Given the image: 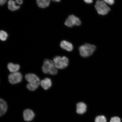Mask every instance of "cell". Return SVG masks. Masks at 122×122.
I'll return each instance as SVG.
<instances>
[{
    "label": "cell",
    "instance_id": "cell-7",
    "mask_svg": "<svg viewBox=\"0 0 122 122\" xmlns=\"http://www.w3.org/2000/svg\"><path fill=\"white\" fill-rule=\"evenodd\" d=\"M22 76L19 72L12 73L9 75L8 80L9 82L12 84L19 83L22 80Z\"/></svg>",
    "mask_w": 122,
    "mask_h": 122
},
{
    "label": "cell",
    "instance_id": "cell-20",
    "mask_svg": "<svg viewBox=\"0 0 122 122\" xmlns=\"http://www.w3.org/2000/svg\"><path fill=\"white\" fill-rule=\"evenodd\" d=\"M7 0H0V4L2 5L5 3Z\"/></svg>",
    "mask_w": 122,
    "mask_h": 122
},
{
    "label": "cell",
    "instance_id": "cell-17",
    "mask_svg": "<svg viewBox=\"0 0 122 122\" xmlns=\"http://www.w3.org/2000/svg\"><path fill=\"white\" fill-rule=\"evenodd\" d=\"M95 122H106L107 120L106 117L103 115L98 116L96 117Z\"/></svg>",
    "mask_w": 122,
    "mask_h": 122
},
{
    "label": "cell",
    "instance_id": "cell-4",
    "mask_svg": "<svg viewBox=\"0 0 122 122\" xmlns=\"http://www.w3.org/2000/svg\"><path fill=\"white\" fill-rule=\"evenodd\" d=\"M95 7L98 14L100 15H106L110 10V9L107 5L106 3L102 0L97 1Z\"/></svg>",
    "mask_w": 122,
    "mask_h": 122
},
{
    "label": "cell",
    "instance_id": "cell-16",
    "mask_svg": "<svg viewBox=\"0 0 122 122\" xmlns=\"http://www.w3.org/2000/svg\"><path fill=\"white\" fill-rule=\"evenodd\" d=\"M8 35L7 33L4 30H1L0 32V39L2 41H5L6 40Z\"/></svg>",
    "mask_w": 122,
    "mask_h": 122
},
{
    "label": "cell",
    "instance_id": "cell-9",
    "mask_svg": "<svg viewBox=\"0 0 122 122\" xmlns=\"http://www.w3.org/2000/svg\"><path fill=\"white\" fill-rule=\"evenodd\" d=\"M87 106L83 102H80L76 105V112L80 114H83L86 112Z\"/></svg>",
    "mask_w": 122,
    "mask_h": 122
},
{
    "label": "cell",
    "instance_id": "cell-22",
    "mask_svg": "<svg viewBox=\"0 0 122 122\" xmlns=\"http://www.w3.org/2000/svg\"><path fill=\"white\" fill-rule=\"evenodd\" d=\"M85 3L87 4H91L93 2L92 0H84Z\"/></svg>",
    "mask_w": 122,
    "mask_h": 122
},
{
    "label": "cell",
    "instance_id": "cell-18",
    "mask_svg": "<svg viewBox=\"0 0 122 122\" xmlns=\"http://www.w3.org/2000/svg\"><path fill=\"white\" fill-rule=\"evenodd\" d=\"M110 122H121V120L118 117H114L111 118Z\"/></svg>",
    "mask_w": 122,
    "mask_h": 122
},
{
    "label": "cell",
    "instance_id": "cell-6",
    "mask_svg": "<svg viewBox=\"0 0 122 122\" xmlns=\"http://www.w3.org/2000/svg\"><path fill=\"white\" fill-rule=\"evenodd\" d=\"M26 80L29 84L38 87L40 84V80L36 75L33 74H28L25 76Z\"/></svg>",
    "mask_w": 122,
    "mask_h": 122
},
{
    "label": "cell",
    "instance_id": "cell-10",
    "mask_svg": "<svg viewBox=\"0 0 122 122\" xmlns=\"http://www.w3.org/2000/svg\"><path fill=\"white\" fill-rule=\"evenodd\" d=\"M40 84L41 86L44 89L47 90L51 86V81L48 78H46L44 80L41 81Z\"/></svg>",
    "mask_w": 122,
    "mask_h": 122
},
{
    "label": "cell",
    "instance_id": "cell-8",
    "mask_svg": "<svg viewBox=\"0 0 122 122\" xmlns=\"http://www.w3.org/2000/svg\"><path fill=\"white\" fill-rule=\"evenodd\" d=\"M24 119L26 121H30L34 119L35 114L33 111L30 109L25 110L23 113Z\"/></svg>",
    "mask_w": 122,
    "mask_h": 122
},
{
    "label": "cell",
    "instance_id": "cell-5",
    "mask_svg": "<svg viewBox=\"0 0 122 122\" xmlns=\"http://www.w3.org/2000/svg\"><path fill=\"white\" fill-rule=\"evenodd\" d=\"M65 25L69 27L74 26H79L81 24L80 19L74 15H70L66 19L65 23Z\"/></svg>",
    "mask_w": 122,
    "mask_h": 122
},
{
    "label": "cell",
    "instance_id": "cell-1",
    "mask_svg": "<svg viewBox=\"0 0 122 122\" xmlns=\"http://www.w3.org/2000/svg\"><path fill=\"white\" fill-rule=\"evenodd\" d=\"M42 70L45 74H50L55 75L57 74V69L53 61L49 59H46L44 61Z\"/></svg>",
    "mask_w": 122,
    "mask_h": 122
},
{
    "label": "cell",
    "instance_id": "cell-14",
    "mask_svg": "<svg viewBox=\"0 0 122 122\" xmlns=\"http://www.w3.org/2000/svg\"><path fill=\"white\" fill-rule=\"evenodd\" d=\"M16 2L13 0H9L8 2V8L12 11H14L19 10L20 6L19 5H16Z\"/></svg>",
    "mask_w": 122,
    "mask_h": 122
},
{
    "label": "cell",
    "instance_id": "cell-15",
    "mask_svg": "<svg viewBox=\"0 0 122 122\" xmlns=\"http://www.w3.org/2000/svg\"><path fill=\"white\" fill-rule=\"evenodd\" d=\"M50 1V0H36V3L39 7L44 8L49 5Z\"/></svg>",
    "mask_w": 122,
    "mask_h": 122
},
{
    "label": "cell",
    "instance_id": "cell-23",
    "mask_svg": "<svg viewBox=\"0 0 122 122\" xmlns=\"http://www.w3.org/2000/svg\"><path fill=\"white\" fill-rule=\"evenodd\" d=\"M51 0L53 1H55V2H60L61 0Z\"/></svg>",
    "mask_w": 122,
    "mask_h": 122
},
{
    "label": "cell",
    "instance_id": "cell-19",
    "mask_svg": "<svg viewBox=\"0 0 122 122\" xmlns=\"http://www.w3.org/2000/svg\"><path fill=\"white\" fill-rule=\"evenodd\" d=\"M103 1L107 3L110 5H112L114 3V0H103Z\"/></svg>",
    "mask_w": 122,
    "mask_h": 122
},
{
    "label": "cell",
    "instance_id": "cell-11",
    "mask_svg": "<svg viewBox=\"0 0 122 122\" xmlns=\"http://www.w3.org/2000/svg\"><path fill=\"white\" fill-rule=\"evenodd\" d=\"M60 46L63 49L68 51H72L73 49V47L72 44L67 41H62L61 43Z\"/></svg>",
    "mask_w": 122,
    "mask_h": 122
},
{
    "label": "cell",
    "instance_id": "cell-12",
    "mask_svg": "<svg viewBox=\"0 0 122 122\" xmlns=\"http://www.w3.org/2000/svg\"><path fill=\"white\" fill-rule=\"evenodd\" d=\"M0 116L1 117L4 115L6 112L7 109V106L6 102L3 99H1L0 100Z\"/></svg>",
    "mask_w": 122,
    "mask_h": 122
},
{
    "label": "cell",
    "instance_id": "cell-21",
    "mask_svg": "<svg viewBox=\"0 0 122 122\" xmlns=\"http://www.w3.org/2000/svg\"><path fill=\"white\" fill-rule=\"evenodd\" d=\"M16 3L19 5H22L23 4V0H15Z\"/></svg>",
    "mask_w": 122,
    "mask_h": 122
},
{
    "label": "cell",
    "instance_id": "cell-3",
    "mask_svg": "<svg viewBox=\"0 0 122 122\" xmlns=\"http://www.w3.org/2000/svg\"><path fill=\"white\" fill-rule=\"evenodd\" d=\"M53 61L56 67L60 69L66 67L69 63L68 59L65 56H56L53 58Z\"/></svg>",
    "mask_w": 122,
    "mask_h": 122
},
{
    "label": "cell",
    "instance_id": "cell-2",
    "mask_svg": "<svg viewBox=\"0 0 122 122\" xmlns=\"http://www.w3.org/2000/svg\"><path fill=\"white\" fill-rule=\"evenodd\" d=\"M95 46L86 43L81 46L79 48L80 54L82 57H87L92 55L96 50Z\"/></svg>",
    "mask_w": 122,
    "mask_h": 122
},
{
    "label": "cell",
    "instance_id": "cell-13",
    "mask_svg": "<svg viewBox=\"0 0 122 122\" xmlns=\"http://www.w3.org/2000/svg\"><path fill=\"white\" fill-rule=\"evenodd\" d=\"M20 66L19 65L15 64L12 63H9L7 65V68L9 71L12 73L18 72Z\"/></svg>",
    "mask_w": 122,
    "mask_h": 122
}]
</instances>
